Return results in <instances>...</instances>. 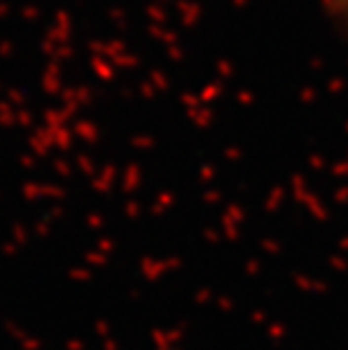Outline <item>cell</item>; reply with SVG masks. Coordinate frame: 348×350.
Wrapping results in <instances>:
<instances>
[{
  "mask_svg": "<svg viewBox=\"0 0 348 350\" xmlns=\"http://www.w3.org/2000/svg\"><path fill=\"white\" fill-rule=\"evenodd\" d=\"M337 5H339V14H342V18L348 25V0H337Z\"/></svg>",
  "mask_w": 348,
  "mask_h": 350,
  "instance_id": "6da1fadb",
  "label": "cell"
}]
</instances>
